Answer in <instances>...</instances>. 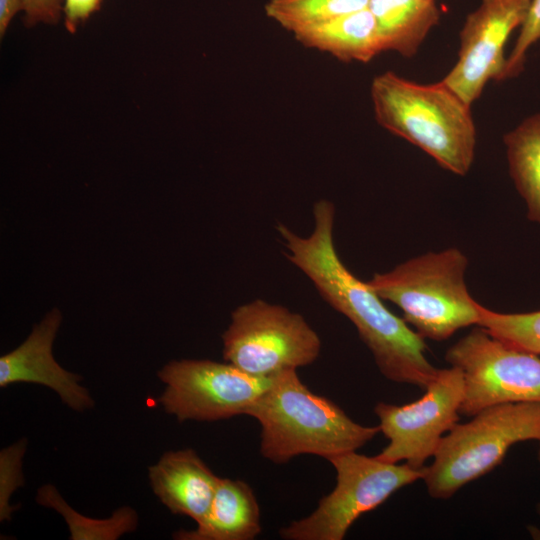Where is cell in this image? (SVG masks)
Masks as SVG:
<instances>
[{"label": "cell", "mask_w": 540, "mask_h": 540, "mask_svg": "<svg viewBox=\"0 0 540 540\" xmlns=\"http://www.w3.org/2000/svg\"><path fill=\"white\" fill-rule=\"evenodd\" d=\"M509 173L525 202L527 218L540 225V114L504 136Z\"/></svg>", "instance_id": "obj_17"}, {"label": "cell", "mask_w": 540, "mask_h": 540, "mask_svg": "<svg viewBox=\"0 0 540 540\" xmlns=\"http://www.w3.org/2000/svg\"><path fill=\"white\" fill-rule=\"evenodd\" d=\"M303 46L340 61L367 63L384 52L374 16L365 8L293 34Z\"/></svg>", "instance_id": "obj_15"}, {"label": "cell", "mask_w": 540, "mask_h": 540, "mask_svg": "<svg viewBox=\"0 0 540 540\" xmlns=\"http://www.w3.org/2000/svg\"><path fill=\"white\" fill-rule=\"evenodd\" d=\"M36 502L53 508L63 516L71 540H116L134 531L138 524L137 513L128 506L117 509L107 519L86 517L72 509L51 484H45L37 490Z\"/></svg>", "instance_id": "obj_18"}, {"label": "cell", "mask_w": 540, "mask_h": 540, "mask_svg": "<svg viewBox=\"0 0 540 540\" xmlns=\"http://www.w3.org/2000/svg\"><path fill=\"white\" fill-rule=\"evenodd\" d=\"M446 362L463 376L460 415L472 417L493 405L540 403V358L477 326L450 346Z\"/></svg>", "instance_id": "obj_8"}, {"label": "cell", "mask_w": 540, "mask_h": 540, "mask_svg": "<svg viewBox=\"0 0 540 540\" xmlns=\"http://www.w3.org/2000/svg\"><path fill=\"white\" fill-rule=\"evenodd\" d=\"M64 0H21L26 27L57 24L63 16Z\"/></svg>", "instance_id": "obj_23"}, {"label": "cell", "mask_w": 540, "mask_h": 540, "mask_svg": "<svg viewBox=\"0 0 540 540\" xmlns=\"http://www.w3.org/2000/svg\"><path fill=\"white\" fill-rule=\"evenodd\" d=\"M537 512H538V514L540 516V503L537 505Z\"/></svg>", "instance_id": "obj_26"}, {"label": "cell", "mask_w": 540, "mask_h": 540, "mask_svg": "<svg viewBox=\"0 0 540 540\" xmlns=\"http://www.w3.org/2000/svg\"><path fill=\"white\" fill-rule=\"evenodd\" d=\"M158 377L165 384L158 403L179 422L246 415L272 381V376H253L229 362L208 359L172 360Z\"/></svg>", "instance_id": "obj_9"}, {"label": "cell", "mask_w": 540, "mask_h": 540, "mask_svg": "<svg viewBox=\"0 0 540 540\" xmlns=\"http://www.w3.org/2000/svg\"><path fill=\"white\" fill-rule=\"evenodd\" d=\"M61 322L60 310H50L22 344L0 357V387L16 383L43 385L55 391L69 408L83 412L94 407V400L80 384L82 376L62 368L52 353Z\"/></svg>", "instance_id": "obj_12"}, {"label": "cell", "mask_w": 540, "mask_h": 540, "mask_svg": "<svg viewBox=\"0 0 540 540\" xmlns=\"http://www.w3.org/2000/svg\"><path fill=\"white\" fill-rule=\"evenodd\" d=\"M531 440L540 442V403L489 406L442 438L422 480L432 498L448 499L498 466L512 445Z\"/></svg>", "instance_id": "obj_5"}, {"label": "cell", "mask_w": 540, "mask_h": 540, "mask_svg": "<svg viewBox=\"0 0 540 540\" xmlns=\"http://www.w3.org/2000/svg\"><path fill=\"white\" fill-rule=\"evenodd\" d=\"M375 119L453 174L466 175L474 160L476 129L470 105L442 80L419 84L387 71L373 78Z\"/></svg>", "instance_id": "obj_3"}, {"label": "cell", "mask_w": 540, "mask_h": 540, "mask_svg": "<svg viewBox=\"0 0 540 540\" xmlns=\"http://www.w3.org/2000/svg\"><path fill=\"white\" fill-rule=\"evenodd\" d=\"M148 477L154 494L171 513L196 524L205 519L220 478L190 448L164 453L149 466Z\"/></svg>", "instance_id": "obj_13"}, {"label": "cell", "mask_w": 540, "mask_h": 540, "mask_svg": "<svg viewBox=\"0 0 540 540\" xmlns=\"http://www.w3.org/2000/svg\"><path fill=\"white\" fill-rule=\"evenodd\" d=\"M262 531L260 508L251 486L240 479L219 478L205 519L196 529H180L177 540H253Z\"/></svg>", "instance_id": "obj_14"}, {"label": "cell", "mask_w": 540, "mask_h": 540, "mask_svg": "<svg viewBox=\"0 0 540 540\" xmlns=\"http://www.w3.org/2000/svg\"><path fill=\"white\" fill-rule=\"evenodd\" d=\"M336 471V486L307 517L279 530L285 540H343L363 514L383 504L397 490L423 479L425 467L389 463L377 456L349 451L327 459Z\"/></svg>", "instance_id": "obj_6"}, {"label": "cell", "mask_w": 540, "mask_h": 540, "mask_svg": "<svg viewBox=\"0 0 540 540\" xmlns=\"http://www.w3.org/2000/svg\"><path fill=\"white\" fill-rule=\"evenodd\" d=\"M313 220V230L308 236L277 224L286 258L333 309L355 326L385 378L425 389L438 368L426 357L424 338L391 312L367 281H361L342 262L334 243L333 203L325 199L317 201Z\"/></svg>", "instance_id": "obj_1"}, {"label": "cell", "mask_w": 540, "mask_h": 540, "mask_svg": "<svg viewBox=\"0 0 540 540\" xmlns=\"http://www.w3.org/2000/svg\"><path fill=\"white\" fill-rule=\"evenodd\" d=\"M463 397L462 373L450 366L437 370L420 399L405 405L377 403L378 426L389 442L376 456L385 462L404 461L413 468H424L442 438L458 423Z\"/></svg>", "instance_id": "obj_10"}, {"label": "cell", "mask_w": 540, "mask_h": 540, "mask_svg": "<svg viewBox=\"0 0 540 540\" xmlns=\"http://www.w3.org/2000/svg\"><path fill=\"white\" fill-rule=\"evenodd\" d=\"M467 267L466 255L450 247L375 273L367 283L384 301L395 304L422 338L443 341L478 325L480 303L468 291Z\"/></svg>", "instance_id": "obj_4"}, {"label": "cell", "mask_w": 540, "mask_h": 540, "mask_svg": "<svg viewBox=\"0 0 540 540\" xmlns=\"http://www.w3.org/2000/svg\"><path fill=\"white\" fill-rule=\"evenodd\" d=\"M384 51L415 55L440 13L434 0H369Z\"/></svg>", "instance_id": "obj_16"}, {"label": "cell", "mask_w": 540, "mask_h": 540, "mask_svg": "<svg viewBox=\"0 0 540 540\" xmlns=\"http://www.w3.org/2000/svg\"><path fill=\"white\" fill-rule=\"evenodd\" d=\"M540 40V0H531L527 16L511 54L506 59L502 80L517 76L523 69L526 52Z\"/></svg>", "instance_id": "obj_22"}, {"label": "cell", "mask_w": 540, "mask_h": 540, "mask_svg": "<svg viewBox=\"0 0 540 540\" xmlns=\"http://www.w3.org/2000/svg\"><path fill=\"white\" fill-rule=\"evenodd\" d=\"M103 0H64L63 19L66 30L75 33L94 13L100 10Z\"/></svg>", "instance_id": "obj_24"}, {"label": "cell", "mask_w": 540, "mask_h": 540, "mask_svg": "<svg viewBox=\"0 0 540 540\" xmlns=\"http://www.w3.org/2000/svg\"><path fill=\"white\" fill-rule=\"evenodd\" d=\"M369 0H269L266 15L296 33L333 18L363 10Z\"/></svg>", "instance_id": "obj_19"}, {"label": "cell", "mask_w": 540, "mask_h": 540, "mask_svg": "<svg viewBox=\"0 0 540 540\" xmlns=\"http://www.w3.org/2000/svg\"><path fill=\"white\" fill-rule=\"evenodd\" d=\"M22 12L21 0H0V36L3 38L12 19Z\"/></svg>", "instance_id": "obj_25"}, {"label": "cell", "mask_w": 540, "mask_h": 540, "mask_svg": "<svg viewBox=\"0 0 540 540\" xmlns=\"http://www.w3.org/2000/svg\"><path fill=\"white\" fill-rule=\"evenodd\" d=\"M506 343L540 355V310L500 313L479 304L478 325Z\"/></svg>", "instance_id": "obj_20"}, {"label": "cell", "mask_w": 540, "mask_h": 540, "mask_svg": "<svg viewBox=\"0 0 540 540\" xmlns=\"http://www.w3.org/2000/svg\"><path fill=\"white\" fill-rule=\"evenodd\" d=\"M221 338L224 360L257 377L310 365L321 352L319 335L301 314L263 299L238 306Z\"/></svg>", "instance_id": "obj_7"}, {"label": "cell", "mask_w": 540, "mask_h": 540, "mask_svg": "<svg viewBox=\"0 0 540 540\" xmlns=\"http://www.w3.org/2000/svg\"><path fill=\"white\" fill-rule=\"evenodd\" d=\"M260 425V453L275 464L312 454L329 459L357 451L379 432V426L353 421L337 404L313 393L297 370L274 376L247 411Z\"/></svg>", "instance_id": "obj_2"}, {"label": "cell", "mask_w": 540, "mask_h": 540, "mask_svg": "<svg viewBox=\"0 0 540 540\" xmlns=\"http://www.w3.org/2000/svg\"><path fill=\"white\" fill-rule=\"evenodd\" d=\"M538 460L540 462V447H539V452H538Z\"/></svg>", "instance_id": "obj_27"}, {"label": "cell", "mask_w": 540, "mask_h": 540, "mask_svg": "<svg viewBox=\"0 0 540 540\" xmlns=\"http://www.w3.org/2000/svg\"><path fill=\"white\" fill-rule=\"evenodd\" d=\"M531 0H482L460 32L458 60L442 81L468 105L490 80H502L504 48L510 34L521 27Z\"/></svg>", "instance_id": "obj_11"}, {"label": "cell", "mask_w": 540, "mask_h": 540, "mask_svg": "<svg viewBox=\"0 0 540 540\" xmlns=\"http://www.w3.org/2000/svg\"><path fill=\"white\" fill-rule=\"evenodd\" d=\"M27 440L22 439L0 453V520L9 521L14 512L9 499L12 493L23 485L22 458Z\"/></svg>", "instance_id": "obj_21"}]
</instances>
